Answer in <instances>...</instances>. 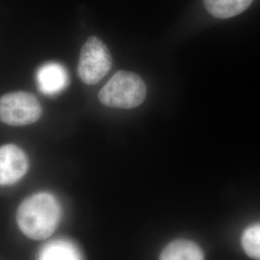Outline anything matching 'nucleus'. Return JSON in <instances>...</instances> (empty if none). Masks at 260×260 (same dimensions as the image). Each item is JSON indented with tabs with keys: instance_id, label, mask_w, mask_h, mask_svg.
<instances>
[{
	"instance_id": "f257e3e1",
	"label": "nucleus",
	"mask_w": 260,
	"mask_h": 260,
	"mask_svg": "<svg viewBox=\"0 0 260 260\" xmlns=\"http://www.w3.org/2000/svg\"><path fill=\"white\" fill-rule=\"evenodd\" d=\"M20 232L32 240H44L55 232L61 219V207L55 197L41 192L26 198L17 210Z\"/></svg>"
},
{
	"instance_id": "f03ea898",
	"label": "nucleus",
	"mask_w": 260,
	"mask_h": 260,
	"mask_svg": "<svg viewBox=\"0 0 260 260\" xmlns=\"http://www.w3.org/2000/svg\"><path fill=\"white\" fill-rule=\"evenodd\" d=\"M146 95L147 87L139 75L120 71L104 85L99 100L107 107L132 109L142 104Z\"/></svg>"
},
{
	"instance_id": "7ed1b4c3",
	"label": "nucleus",
	"mask_w": 260,
	"mask_h": 260,
	"mask_svg": "<svg viewBox=\"0 0 260 260\" xmlns=\"http://www.w3.org/2000/svg\"><path fill=\"white\" fill-rule=\"evenodd\" d=\"M113 59L108 47L102 40L91 36L81 48L78 75L84 83L93 85L101 81L111 70Z\"/></svg>"
},
{
	"instance_id": "20e7f679",
	"label": "nucleus",
	"mask_w": 260,
	"mask_h": 260,
	"mask_svg": "<svg viewBox=\"0 0 260 260\" xmlns=\"http://www.w3.org/2000/svg\"><path fill=\"white\" fill-rule=\"evenodd\" d=\"M42 116L37 98L27 92H12L0 98V121L12 126L34 123Z\"/></svg>"
},
{
	"instance_id": "39448f33",
	"label": "nucleus",
	"mask_w": 260,
	"mask_h": 260,
	"mask_svg": "<svg viewBox=\"0 0 260 260\" xmlns=\"http://www.w3.org/2000/svg\"><path fill=\"white\" fill-rule=\"evenodd\" d=\"M27 155L16 145L0 147V186L13 185L27 173Z\"/></svg>"
},
{
	"instance_id": "423d86ee",
	"label": "nucleus",
	"mask_w": 260,
	"mask_h": 260,
	"mask_svg": "<svg viewBox=\"0 0 260 260\" xmlns=\"http://www.w3.org/2000/svg\"><path fill=\"white\" fill-rule=\"evenodd\" d=\"M37 84L40 91L45 94L60 93L69 85L68 72L58 63H47L38 70Z\"/></svg>"
},
{
	"instance_id": "0eeeda50",
	"label": "nucleus",
	"mask_w": 260,
	"mask_h": 260,
	"mask_svg": "<svg viewBox=\"0 0 260 260\" xmlns=\"http://www.w3.org/2000/svg\"><path fill=\"white\" fill-rule=\"evenodd\" d=\"M37 260H83L74 243L65 239L49 242L40 251Z\"/></svg>"
},
{
	"instance_id": "6e6552de",
	"label": "nucleus",
	"mask_w": 260,
	"mask_h": 260,
	"mask_svg": "<svg viewBox=\"0 0 260 260\" xmlns=\"http://www.w3.org/2000/svg\"><path fill=\"white\" fill-rule=\"evenodd\" d=\"M160 260H204V253L194 242L176 240L163 250Z\"/></svg>"
},
{
	"instance_id": "1a4fd4ad",
	"label": "nucleus",
	"mask_w": 260,
	"mask_h": 260,
	"mask_svg": "<svg viewBox=\"0 0 260 260\" xmlns=\"http://www.w3.org/2000/svg\"><path fill=\"white\" fill-rule=\"evenodd\" d=\"M253 0H204L205 9L218 19L235 17L251 6Z\"/></svg>"
},
{
	"instance_id": "9d476101",
	"label": "nucleus",
	"mask_w": 260,
	"mask_h": 260,
	"mask_svg": "<svg viewBox=\"0 0 260 260\" xmlns=\"http://www.w3.org/2000/svg\"><path fill=\"white\" fill-rule=\"evenodd\" d=\"M242 247L253 259L260 260V223L248 228L242 235Z\"/></svg>"
}]
</instances>
